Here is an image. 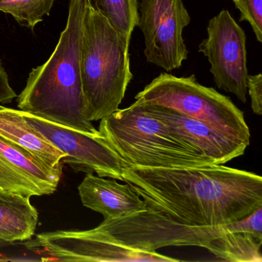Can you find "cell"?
<instances>
[{
    "label": "cell",
    "instance_id": "6da1fadb",
    "mask_svg": "<svg viewBox=\"0 0 262 262\" xmlns=\"http://www.w3.org/2000/svg\"><path fill=\"white\" fill-rule=\"evenodd\" d=\"M122 176L147 208L190 226H221L262 207V178L223 165L185 168L124 165Z\"/></svg>",
    "mask_w": 262,
    "mask_h": 262
},
{
    "label": "cell",
    "instance_id": "7a4b0ae2",
    "mask_svg": "<svg viewBox=\"0 0 262 262\" xmlns=\"http://www.w3.org/2000/svg\"><path fill=\"white\" fill-rule=\"evenodd\" d=\"M84 0H70L65 30L50 59L33 69L18 97V108L46 120L101 136L85 116L80 43Z\"/></svg>",
    "mask_w": 262,
    "mask_h": 262
},
{
    "label": "cell",
    "instance_id": "3957f363",
    "mask_svg": "<svg viewBox=\"0 0 262 262\" xmlns=\"http://www.w3.org/2000/svg\"><path fill=\"white\" fill-rule=\"evenodd\" d=\"M129 39L84 0L80 43L81 81L89 120L117 111L133 78Z\"/></svg>",
    "mask_w": 262,
    "mask_h": 262
},
{
    "label": "cell",
    "instance_id": "277c9868",
    "mask_svg": "<svg viewBox=\"0 0 262 262\" xmlns=\"http://www.w3.org/2000/svg\"><path fill=\"white\" fill-rule=\"evenodd\" d=\"M99 132L127 166L185 168L214 161L144 110L140 102L101 119Z\"/></svg>",
    "mask_w": 262,
    "mask_h": 262
},
{
    "label": "cell",
    "instance_id": "5b68a950",
    "mask_svg": "<svg viewBox=\"0 0 262 262\" xmlns=\"http://www.w3.org/2000/svg\"><path fill=\"white\" fill-rule=\"evenodd\" d=\"M135 99L177 110L226 137L249 145L251 133L244 113L229 98L201 85L194 75L176 77L161 73Z\"/></svg>",
    "mask_w": 262,
    "mask_h": 262
},
{
    "label": "cell",
    "instance_id": "8992f818",
    "mask_svg": "<svg viewBox=\"0 0 262 262\" xmlns=\"http://www.w3.org/2000/svg\"><path fill=\"white\" fill-rule=\"evenodd\" d=\"M112 242L128 248L154 252L168 246H197L206 248L215 257L219 238L227 232L221 226H190L147 208L129 215L104 220L94 228Z\"/></svg>",
    "mask_w": 262,
    "mask_h": 262
},
{
    "label": "cell",
    "instance_id": "52a82bcc",
    "mask_svg": "<svg viewBox=\"0 0 262 262\" xmlns=\"http://www.w3.org/2000/svg\"><path fill=\"white\" fill-rule=\"evenodd\" d=\"M138 27L146 61L165 72L181 68L188 57L183 31L191 17L182 0H142Z\"/></svg>",
    "mask_w": 262,
    "mask_h": 262
},
{
    "label": "cell",
    "instance_id": "ba28073f",
    "mask_svg": "<svg viewBox=\"0 0 262 262\" xmlns=\"http://www.w3.org/2000/svg\"><path fill=\"white\" fill-rule=\"evenodd\" d=\"M246 34L227 10L210 19L199 53L208 59L217 88L247 102Z\"/></svg>",
    "mask_w": 262,
    "mask_h": 262
},
{
    "label": "cell",
    "instance_id": "9c48e42d",
    "mask_svg": "<svg viewBox=\"0 0 262 262\" xmlns=\"http://www.w3.org/2000/svg\"><path fill=\"white\" fill-rule=\"evenodd\" d=\"M22 111V110H21ZM30 125L67 155L62 160L75 171L123 182L124 162L102 136L89 134L22 111Z\"/></svg>",
    "mask_w": 262,
    "mask_h": 262
},
{
    "label": "cell",
    "instance_id": "30bf717a",
    "mask_svg": "<svg viewBox=\"0 0 262 262\" xmlns=\"http://www.w3.org/2000/svg\"><path fill=\"white\" fill-rule=\"evenodd\" d=\"M62 261L171 262L176 258L154 251H141L108 240L93 228L86 231L40 233L29 243Z\"/></svg>",
    "mask_w": 262,
    "mask_h": 262
},
{
    "label": "cell",
    "instance_id": "8fae6325",
    "mask_svg": "<svg viewBox=\"0 0 262 262\" xmlns=\"http://www.w3.org/2000/svg\"><path fill=\"white\" fill-rule=\"evenodd\" d=\"M63 163L51 166L0 137V191L23 195L53 194L62 174Z\"/></svg>",
    "mask_w": 262,
    "mask_h": 262
},
{
    "label": "cell",
    "instance_id": "7c38bea8",
    "mask_svg": "<svg viewBox=\"0 0 262 262\" xmlns=\"http://www.w3.org/2000/svg\"><path fill=\"white\" fill-rule=\"evenodd\" d=\"M140 103L151 117L166 125L194 148L212 159L215 165H224L245 154L248 145L217 133L204 122L168 107Z\"/></svg>",
    "mask_w": 262,
    "mask_h": 262
},
{
    "label": "cell",
    "instance_id": "4fadbf2b",
    "mask_svg": "<svg viewBox=\"0 0 262 262\" xmlns=\"http://www.w3.org/2000/svg\"><path fill=\"white\" fill-rule=\"evenodd\" d=\"M82 205L111 220L147 209L146 204L128 184L86 174L78 187Z\"/></svg>",
    "mask_w": 262,
    "mask_h": 262
},
{
    "label": "cell",
    "instance_id": "5bb4252c",
    "mask_svg": "<svg viewBox=\"0 0 262 262\" xmlns=\"http://www.w3.org/2000/svg\"><path fill=\"white\" fill-rule=\"evenodd\" d=\"M0 137L51 166L67 156L26 120L20 110L0 105Z\"/></svg>",
    "mask_w": 262,
    "mask_h": 262
},
{
    "label": "cell",
    "instance_id": "9a60e30c",
    "mask_svg": "<svg viewBox=\"0 0 262 262\" xmlns=\"http://www.w3.org/2000/svg\"><path fill=\"white\" fill-rule=\"evenodd\" d=\"M30 198L0 191V240L10 244L30 240L34 235L39 213Z\"/></svg>",
    "mask_w": 262,
    "mask_h": 262
},
{
    "label": "cell",
    "instance_id": "2e32d148",
    "mask_svg": "<svg viewBox=\"0 0 262 262\" xmlns=\"http://www.w3.org/2000/svg\"><path fill=\"white\" fill-rule=\"evenodd\" d=\"M93 9L102 13L112 26L128 39L138 27L139 4L138 0H85Z\"/></svg>",
    "mask_w": 262,
    "mask_h": 262
},
{
    "label": "cell",
    "instance_id": "e0dca14e",
    "mask_svg": "<svg viewBox=\"0 0 262 262\" xmlns=\"http://www.w3.org/2000/svg\"><path fill=\"white\" fill-rule=\"evenodd\" d=\"M56 0H0V12L11 15L15 20L34 30L44 16L50 15Z\"/></svg>",
    "mask_w": 262,
    "mask_h": 262
},
{
    "label": "cell",
    "instance_id": "ac0fdd59",
    "mask_svg": "<svg viewBox=\"0 0 262 262\" xmlns=\"http://www.w3.org/2000/svg\"><path fill=\"white\" fill-rule=\"evenodd\" d=\"M240 11L239 21H247L252 28L256 39L262 42V0H232Z\"/></svg>",
    "mask_w": 262,
    "mask_h": 262
},
{
    "label": "cell",
    "instance_id": "d6986e66",
    "mask_svg": "<svg viewBox=\"0 0 262 262\" xmlns=\"http://www.w3.org/2000/svg\"><path fill=\"white\" fill-rule=\"evenodd\" d=\"M247 91L251 98V108L254 114L262 115V75L248 74L247 78Z\"/></svg>",
    "mask_w": 262,
    "mask_h": 262
},
{
    "label": "cell",
    "instance_id": "ffe728a7",
    "mask_svg": "<svg viewBox=\"0 0 262 262\" xmlns=\"http://www.w3.org/2000/svg\"><path fill=\"white\" fill-rule=\"evenodd\" d=\"M16 97V92L10 86L8 74L0 61V103H10Z\"/></svg>",
    "mask_w": 262,
    "mask_h": 262
},
{
    "label": "cell",
    "instance_id": "44dd1931",
    "mask_svg": "<svg viewBox=\"0 0 262 262\" xmlns=\"http://www.w3.org/2000/svg\"><path fill=\"white\" fill-rule=\"evenodd\" d=\"M7 245H8V243H7V242L0 240V248H2V247L6 246Z\"/></svg>",
    "mask_w": 262,
    "mask_h": 262
}]
</instances>
